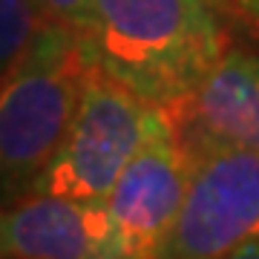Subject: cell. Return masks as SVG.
I'll use <instances>...</instances> for the list:
<instances>
[{
    "mask_svg": "<svg viewBox=\"0 0 259 259\" xmlns=\"http://www.w3.org/2000/svg\"><path fill=\"white\" fill-rule=\"evenodd\" d=\"M236 6H239V12L250 20V26L259 32V0H236Z\"/></svg>",
    "mask_w": 259,
    "mask_h": 259,
    "instance_id": "cell-10",
    "label": "cell"
},
{
    "mask_svg": "<svg viewBox=\"0 0 259 259\" xmlns=\"http://www.w3.org/2000/svg\"><path fill=\"white\" fill-rule=\"evenodd\" d=\"M182 141L187 193L161 256H239L259 242V153L190 133H182Z\"/></svg>",
    "mask_w": 259,
    "mask_h": 259,
    "instance_id": "cell-3",
    "label": "cell"
},
{
    "mask_svg": "<svg viewBox=\"0 0 259 259\" xmlns=\"http://www.w3.org/2000/svg\"><path fill=\"white\" fill-rule=\"evenodd\" d=\"M150 110L153 104L93 61L72 124L32 193L107 204L112 185L144 136Z\"/></svg>",
    "mask_w": 259,
    "mask_h": 259,
    "instance_id": "cell-4",
    "label": "cell"
},
{
    "mask_svg": "<svg viewBox=\"0 0 259 259\" xmlns=\"http://www.w3.org/2000/svg\"><path fill=\"white\" fill-rule=\"evenodd\" d=\"M95 64L153 107H176L225 58L207 0H93L81 26Z\"/></svg>",
    "mask_w": 259,
    "mask_h": 259,
    "instance_id": "cell-1",
    "label": "cell"
},
{
    "mask_svg": "<svg viewBox=\"0 0 259 259\" xmlns=\"http://www.w3.org/2000/svg\"><path fill=\"white\" fill-rule=\"evenodd\" d=\"M187 193V150L167 107H153L136 153L107 196L121 256H161Z\"/></svg>",
    "mask_w": 259,
    "mask_h": 259,
    "instance_id": "cell-5",
    "label": "cell"
},
{
    "mask_svg": "<svg viewBox=\"0 0 259 259\" xmlns=\"http://www.w3.org/2000/svg\"><path fill=\"white\" fill-rule=\"evenodd\" d=\"M47 23H64V26L81 29L93 12V0H37Z\"/></svg>",
    "mask_w": 259,
    "mask_h": 259,
    "instance_id": "cell-9",
    "label": "cell"
},
{
    "mask_svg": "<svg viewBox=\"0 0 259 259\" xmlns=\"http://www.w3.org/2000/svg\"><path fill=\"white\" fill-rule=\"evenodd\" d=\"M90 66L81 29L44 23L0 75V204L32 193L72 124Z\"/></svg>",
    "mask_w": 259,
    "mask_h": 259,
    "instance_id": "cell-2",
    "label": "cell"
},
{
    "mask_svg": "<svg viewBox=\"0 0 259 259\" xmlns=\"http://www.w3.org/2000/svg\"><path fill=\"white\" fill-rule=\"evenodd\" d=\"M167 110L182 133L259 153V55L225 52L210 78L187 101Z\"/></svg>",
    "mask_w": 259,
    "mask_h": 259,
    "instance_id": "cell-7",
    "label": "cell"
},
{
    "mask_svg": "<svg viewBox=\"0 0 259 259\" xmlns=\"http://www.w3.org/2000/svg\"><path fill=\"white\" fill-rule=\"evenodd\" d=\"M121 256L107 204L29 193L0 204V259Z\"/></svg>",
    "mask_w": 259,
    "mask_h": 259,
    "instance_id": "cell-6",
    "label": "cell"
},
{
    "mask_svg": "<svg viewBox=\"0 0 259 259\" xmlns=\"http://www.w3.org/2000/svg\"><path fill=\"white\" fill-rule=\"evenodd\" d=\"M44 23L37 0H0V75L18 61Z\"/></svg>",
    "mask_w": 259,
    "mask_h": 259,
    "instance_id": "cell-8",
    "label": "cell"
}]
</instances>
